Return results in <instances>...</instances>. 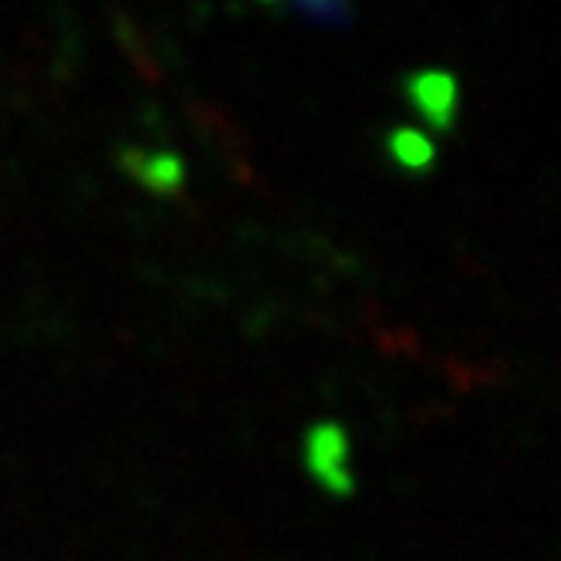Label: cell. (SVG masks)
Masks as SVG:
<instances>
[{
	"label": "cell",
	"mask_w": 561,
	"mask_h": 561,
	"mask_svg": "<svg viewBox=\"0 0 561 561\" xmlns=\"http://www.w3.org/2000/svg\"><path fill=\"white\" fill-rule=\"evenodd\" d=\"M348 454H352V447H348V433L342 423L322 420V423L308 426V433H305V467L318 484L335 497H345L355 488V477L348 470Z\"/></svg>",
	"instance_id": "6da1fadb"
},
{
	"label": "cell",
	"mask_w": 561,
	"mask_h": 561,
	"mask_svg": "<svg viewBox=\"0 0 561 561\" xmlns=\"http://www.w3.org/2000/svg\"><path fill=\"white\" fill-rule=\"evenodd\" d=\"M407 102L413 112L426 123L433 133H447L457 123V108H460V82L457 75L447 68H420L407 75L403 85Z\"/></svg>",
	"instance_id": "7a4b0ae2"
},
{
	"label": "cell",
	"mask_w": 561,
	"mask_h": 561,
	"mask_svg": "<svg viewBox=\"0 0 561 561\" xmlns=\"http://www.w3.org/2000/svg\"><path fill=\"white\" fill-rule=\"evenodd\" d=\"M118 167H123L149 193H163V196H173L186 180L183 159L176 152H167V149L146 152L139 146H126V149H118Z\"/></svg>",
	"instance_id": "3957f363"
},
{
	"label": "cell",
	"mask_w": 561,
	"mask_h": 561,
	"mask_svg": "<svg viewBox=\"0 0 561 561\" xmlns=\"http://www.w3.org/2000/svg\"><path fill=\"white\" fill-rule=\"evenodd\" d=\"M386 152L389 159L407 173H430L436 163V142L426 129H413V126H399L389 129L386 136Z\"/></svg>",
	"instance_id": "277c9868"
}]
</instances>
